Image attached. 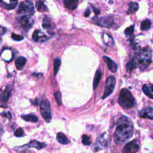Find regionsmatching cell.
<instances>
[{"label": "cell", "mask_w": 153, "mask_h": 153, "mask_svg": "<svg viewBox=\"0 0 153 153\" xmlns=\"http://www.w3.org/2000/svg\"><path fill=\"white\" fill-rule=\"evenodd\" d=\"M91 7H92V8H93V11H94V14H95L96 15H98V14L100 13V11L99 9L95 8V7H93V5H91Z\"/></svg>", "instance_id": "36"}, {"label": "cell", "mask_w": 153, "mask_h": 153, "mask_svg": "<svg viewBox=\"0 0 153 153\" xmlns=\"http://www.w3.org/2000/svg\"><path fill=\"white\" fill-rule=\"evenodd\" d=\"M56 138L57 141L62 145H67L70 143V140L62 132L57 133Z\"/></svg>", "instance_id": "19"}, {"label": "cell", "mask_w": 153, "mask_h": 153, "mask_svg": "<svg viewBox=\"0 0 153 153\" xmlns=\"http://www.w3.org/2000/svg\"><path fill=\"white\" fill-rule=\"evenodd\" d=\"M24 134V131L22 128H18L14 132V135L16 137H22Z\"/></svg>", "instance_id": "33"}, {"label": "cell", "mask_w": 153, "mask_h": 153, "mask_svg": "<svg viewBox=\"0 0 153 153\" xmlns=\"http://www.w3.org/2000/svg\"><path fill=\"white\" fill-rule=\"evenodd\" d=\"M13 90L11 85H5L0 89V103L6 105Z\"/></svg>", "instance_id": "8"}, {"label": "cell", "mask_w": 153, "mask_h": 153, "mask_svg": "<svg viewBox=\"0 0 153 153\" xmlns=\"http://www.w3.org/2000/svg\"><path fill=\"white\" fill-rule=\"evenodd\" d=\"M2 117L8 118V119H11V114L10 112H3L2 113H1L0 114Z\"/></svg>", "instance_id": "34"}, {"label": "cell", "mask_w": 153, "mask_h": 153, "mask_svg": "<svg viewBox=\"0 0 153 153\" xmlns=\"http://www.w3.org/2000/svg\"><path fill=\"white\" fill-rule=\"evenodd\" d=\"M42 27L50 32V30H53L55 28L56 25L51 18L45 16L42 19Z\"/></svg>", "instance_id": "12"}, {"label": "cell", "mask_w": 153, "mask_h": 153, "mask_svg": "<svg viewBox=\"0 0 153 153\" xmlns=\"http://www.w3.org/2000/svg\"><path fill=\"white\" fill-rule=\"evenodd\" d=\"M103 59L106 62L109 70L113 73H115L117 71V65L114 61L107 56H103Z\"/></svg>", "instance_id": "14"}, {"label": "cell", "mask_w": 153, "mask_h": 153, "mask_svg": "<svg viewBox=\"0 0 153 153\" xmlns=\"http://www.w3.org/2000/svg\"><path fill=\"white\" fill-rule=\"evenodd\" d=\"M142 91L150 99H152L153 87L151 84H145L142 86Z\"/></svg>", "instance_id": "20"}, {"label": "cell", "mask_w": 153, "mask_h": 153, "mask_svg": "<svg viewBox=\"0 0 153 153\" xmlns=\"http://www.w3.org/2000/svg\"><path fill=\"white\" fill-rule=\"evenodd\" d=\"M91 137L86 134H84L82 136V144L87 145V146H89L91 144Z\"/></svg>", "instance_id": "29"}, {"label": "cell", "mask_w": 153, "mask_h": 153, "mask_svg": "<svg viewBox=\"0 0 153 153\" xmlns=\"http://www.w3.org/2000/svg\"><path fill=\"white\" fill-rule=\"evenodd\" d=\"M101 78H102V72L100 70L98 69L95 74L94 79H93V89L94 90L96 88Z\"/></svg>", "instance_id": "25"}, {"label": "cell", "mask_w": 153, "mask_h": 153, "mask_svg": "<svg viewBox=\"0 0 153 153\" xmlns=\"http://www.w3.org/2000/svg\"><path fill=\"white\" fill-rule=\"evenodd\" d=\"M90 14V10H89V8H87V10H86V11H85V13H84L85 15H84V16L86 17H87L89 16Z\"/></svg>", "instance_id": "37"}, {"label": "cell", "mask_w": 153, "mask_h": 153, "mask_svg": "<svg viewBox=\"0 0 153 153\" xmlns=\"http://www.w3.org/2000/svg\"><path fill=\"white\" fill-rule=\"evenodd\" d=\"M32 38V39L36 42H44L49 39L45 35L39 30H36L33 32Z\"/></svg>", "instance_id": "11"}, {"label": "cell", "mask_w": 153, "mask_h": 153, "mask_svg": "<svg viewBox=\"0 0 153 153\" xmlns=\"http://www.w3.org/2000/svg\"><path fill=\"white\" fill-rule=\"evenodd\" d=\"M18 3L17 1H0V7L4 9L11 10L16 8Z\"/></svg>", "instance_id": "13"}, {"label": "cell", "mask_w": 153, "mask_h": 153, "mask_svg": "<svg viewBox=\"0 0 153 153\" xmlns=\"http://www.w3.org/2000/svg\"><path fill=\"white\" fill-rule=\"evenodd\" d=\"M65 7L71 10H75L78 5V1L76 0H65L63 1Z\"/></svg>", "instance_id": "18"}, {"label": "cell", "mask_w": 153, "mask_h": 153, "mask_svg": "<svg viewBox=\"0 0 153 153\" xmlns=\"http://www.w3.org/2000/svg\"><path fill=\"white\" fill-rule=\"evenodd\" d=\"M36 9L41 12H46L48 11L47 7L45 5L44 2L41 1H37L36 2Z\"/></svg>", "instance_id": "26"}, {"label": "cell", "mask_w": 153, "mask_h": 153, "mask_svg": "<svg viewBox=\"0 0 153 153\" xmlns=\"http://www.w3.org/2000/svg\"><path fill=\"white\" fill-rule=\"evenodd\" d=\"M41 114L46 122L50 123L52 118L51 109L49 101L47 99L42 100L40 104Z\"/></svg>", "instance_id": "5"}, {"label": "cell", "mask_w": 153, "mask_h": 153, "mask_svg": "<svg viewBox=\"0 0 153 153\" xmlns=\"http://www.w3.org/2000/svg\"><path fill=\"white\" fill-rule=\"evenodd\" d=\"M22 118L23 119L26 121L29 122H33V123H36L38 120V117L33 114H26V115H22Z\"/></svg>", "instance_id": "24"}, {"label": "cell", "mask_w": 153, "mask_h": 153, "mask_svg": "<svg viewBox=\"0 0 153 153\" xmlns=\"http://www.w3.org/2000/svg\"><path fill=\"white\" fill-rule=\"evenodd\" d=\"M23 146H26L27 148H30V147H33L35 148L38 149H40L41 148H43L46 146V144L42 142H38L37 140H32L29 143L23 145Z\"/></svg>", "instance_id": "16"}, {"label": "cell", "mask_w": 153, "mask_h": 153, "mask_svg": "<svg viewBox=\"0 0 153 153\" xmlns=\"http://www.w3.org/2000/svg\"><path fill=\"white\" fill-rule=\"evenodd\" d=\"M128 9L127 11V14H133L136 13L139 9V4L136 2H130L128 4Z\"/></svg>", "instance_id": "23"}, {"label": "cell", "mask_w": 153, "mask_h": 153, "mask_svg": "<svg viewBox=\"0 0 153 153\" xmlns=\"http://www.w3.org/2000/svg\"><path fill=\"white\" fill-rule=\"evenodd\" d=\"M26 62H27V59L23 56H20L17 57L15 61V65H16V68L19 71L22 70L25 65H26Z\"/></svg>", "instance_id": "17"}, {"label": "cell", "mask_w": 153, "mask_h": 153, "mask_svg": "<svg viewBox=\"0 0 153 153\" xmlns=\"http://www.w3.org/2000/svg\"><path fill=\"white\" fill-rule=\"evenodd\" d=\"M134 131V126L131 120L126 116H122L118 121L114 134V142L121 145L131 137Z\"/></svg>", "instance_id": "1"}, {"label": "cell", "mask_w": 153, "mask_h": 153, "mask_svg": "<svg viewBox=\"0 0 153 153\" xmlns=\"http://www.w3.org/2000/svg\"><path fill=\"white\" fill-rule=\"evenodd\" d=\"M118 102L124 109H130L135 106V99L130 91L127 88H123L119 94Z\"/></svg>", "instance_id": "3"}, {"label": "cell", "mask_w": 153, "mask_h": 153, "mask_svg": "<svg viewBox=\"0 0 153 153\" xmlns=\"http://www.w3.org/2000/svg\"><path fill=\"white\" fill-rule=\"evenodd\" d=\"M139 142L134 139L128 142L123 148L122 153H136L139 149Z\"/></svg>", "instance_id": "9"}, {"label": "cell", "mask_w": 153, "mask_h": 153, "mask_svg": "<svg viewBox=\"0 0 153 153\" xmlns=\"http://www.w3.org/2000/svg\"><path fill=\"white\" fill-rule=\"evenodd\" d=\"M61 65V60L59 58H56L54 60V75L56 76L59 71L60 66Z\"/></svg>", "instance_id": "28"}, {"label": "cell", "mask_w": 153, "mask_h": 153, "mask_svg": "<svg viewBox=\"0 0 153 153\" xmlns=\"http://www.w3.org/2000/svg\"><path fill=\"white\" fill-rule=\"evenodd\" d=\"M54 95L55 99H56V100L57 102V103L58 105H61L62 103V96H61L60 92L56 91V92L54 93Z\"/></svg>", "instance_id": "31"}, {"label": "cell", "mask_w": 153, "mask_h": 153, "mask_svg": "<svg viewBox=\"0 0 153 153\" xmlns=\"http://www.w3.org/2000/svg\"><path fill=\"white\" fill-rule=\"evenodd\" d=\"M2 132H3V129H2V127L1 125L0 124V134H1Z\"/></svg>", "instance_id": "38"}, {"label": "cell", "mask_w": 153, "mask_h": 153, "mask_svg": "<svg viewBox=\"0 0 153 153\" xmlns=\"http://www.w3.org/2000/svg\"><path fill=\"white\" fill-rule=\"evenodd\" d=\"M135 68L140 70L147 68L152 62V51L149 48H145L138 51L134 57L131 60Z\"/></svg>", "instance_id": "2"}, {"label": "cell", "mask_w": 153, "mask_h": 153, "mask_svg": "<svg viewBox=\"0 0 153 153\" xmlns=\"http://www.w3.org/2000/svg\"><path fill=\"white\" fill-rule=\"evenodd\" d=\"M116 84V79L114 76H109L105 82V91L104 94L102 97V99H105L108 97L114 91Z\"/></svg>", "instance_id": "7"}, {"label": "cell", "mask_w": 153, "mask_h": 153, "mask_svg": "<svg viewBox=\"0 0 153 153\" xmlns=\"http://www.w3.org/2000/svg\"><path fill=\"white\" fill-rule=\"evenodd\" d=\"M7 31V29L5 27H2V26H0V44H1V36L2 35H3Z\"/></svg>", "instance_id": "35"}, {"label": "cell", "mask_w": 153, "mask_h": 153, "mask_svg": "<svg viewBox=\"0 0 153 153\" xmlns=\"http://www.w3.org/2000/svg\"><path fill=\"white\" fill-rule=\"evenodd\" d=\"M17 13L28 16L33 15L35 13V8L33 2L30 1L21 2L18 7Z\"/></svg>", "instance_id": "4"}, {"label": "cell", "mask_w": 153, "mask_h": 153, "mask_svg": "<svg viewBox=\"0 0 153 153\" xmlns=\"http://www.w3.org/2000/svg\"><path fill=\"white\" fill-rule=\"evenodd\" d=\"M102 40L103 44L108 46H112L114 45V39H112V36L108 35L106 32H104L102 36Z\"/></svg>", "instance_id": "21"}, {"label": "cell", "mask_w": 153, "mask_h": 153, "mask_svg": "<svg viewBox=\"0 0 153 153\" xmlns=\"http://www.w3.org/2000/svg\"><path fill=\"white\" fill-rule=\"evenodd\" d=\"M19 23L24 31L27 32L30 29H31L34 24V20L30 16L23 15L18 18Z\"/></svg>", "instance_id": "6"}, {"label": "cell", "mask_w": 153, "mask_h": 153, "mask_svg": "<svg viewBox=\"0 0 153 153\" xmlns=\"http://www.w3.org/2000/svg\"><path fill=\"white\" fill-rule=\"evenodd\" d=\"M104 135V133L100 136L97 140V143L96 144L94 145V146H95V151L96 150H98V149H102V146H105L106 145V139L103 136Z\"/></svg>", "instance_id": "22"}, {"label": "cell", "mask_w": 153, "mask_h": 153, "mask_svg": "<svg viewBox=\"0 0 153 153\" xmlns=\"http://www.w3.org/2000/svg\"><path fill=\"white\" fill-rule=\"evenodd\" d=\"M11 38L16 41H20L22 40H23L24 39L23 36L22 35H17L16 34L14 33H12L11 34Z\"/></svg>", "instance_id": "32"}, {"label": "cell", "mask_w": 153, "mask_h": 153, "mask_svg": "<svg viewBox=\"0 0 153 153\" xmlns=\"http://www.w3.org/2000/svg\"><path fill=\"white\" fill-rule=\"evenodd\" d=\"M151 22L149 19H145L140 25V29L142 30H148L151 28Z\"/></svg>", "instance_id": "27"}, {"label": "cell", "mask_w": 153, "mask_h": 153, "mask_svg": "<svg viewBox=\"0 0 153 153\" xmlns=\"http://www.w3.org/2000/svg\"><path fill=\"white\" fill-rule=\"evenodd\" d=\"M134 24L127 27L126 29V30H124V33L126 35H128V36H130L131 35H133V32H134Z\"/></svg>", "instance_id": "30"}, {"label": "cell", "mask_w": 153, "mask_h": 153, "mask_svg": "<svg viewBox=\"0 0 153 153\" xmlns=\"http://www.w3.org/2000/svg\"><path fill=\"white\" fill-rule=\"evenodd\" d=\"M97 25L103 27H111L114 25V20L112 16H103L96 20Z\"/></svg>", "instance_id": "10"}, {"label": "cell", "mask_w": 153, "mask_h": 153, "mask_svg": "<svg viewBox=\"0 0 153 153\" xmlns=\"http://www.w3.org/2000/svg\"><path fill=\"white\" fill-rule=\"evenodd\" d=\"M152 108H146L145 109H142L140 111H139V116L141 118H149L151 120H152Z\"/></svg>", "instance_id": "15"}]
</instances>
